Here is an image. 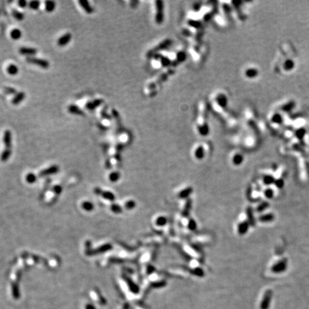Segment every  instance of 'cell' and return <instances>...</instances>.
Masks as SVG:
<instances>
[{
    "label": "cell",
    "instance_id": "cell-29",
    "mask_svg": "<svg viewBox=\"0 0 309 309\" xmlns=\"http://www.w3.org/2000/svg\"><path fill=\"white\" fill-rule=\"evenodd\" d=\"M102 195H103V197H104V198H105V199H108L109 200H111V201H113V200H115V195L113 194L112 193H110V192H103V193H102Z\"/></svg>",
    "mask_w": 309,
    "mask_h": 309
},
{
    "label": "cell",
    "instance_id": "cell-3",
    "mask_svg": "<svg viewBox=\"0 0 309 309\" xmlns=\"http://www.w3.org/2000/svg\"><path fill=\"white\" fill-rule=\"evenodd\" d=\"M287 265H288V260L285 258H283V259H282L277 263L273 265L271 268V270L272 272L275 273H283L286 270Z\"/></svg>",
    "mask_w": 309,
    "mask_h": 309
},
{
    "label": "cell",
    "instance_id": "cell-30",
    "mask_svg": "<svg viewBox=\"0 0 309 309\" xmlns=\"http://www.w3.org/2000/svg\"><path fill=\"white\" fill-rule=\"evenodd\" d=\"M39 5H40V3H39V1H31L29 3V6L30 9H34V10H37L39 9Z\"/></svg>",
    "mask_w": 309,
    "mask_h": 309
},
{
    "label": "cell",
    "instance_id": "cell-19",
    "mask_svg": "<svg viewBox=\"0 0 309 309\" xmlns=\"http://www.w3.org/2000/svg\"><path fill=\"white\" fill-rule=\"evenodd\" d=\"M6 71L11 75H16L19 72L18 67L14 65H9L6 68Z\"/></svg>",
    "mask_w": 309,
    "mask_h": 309
},
{
    "label": "cell",
    "instance_id": "cell-4",
    "mask_svg": "<svg viewBox=\"0 0 309 309\" xmlns=\"http://www.w3.org/2000/svg\"><path fill=\"white\" fill-rule=\"evenodd\" d=\"M3 142L6 149H10L11 147V133L9 130H6L4 133Z\"/></svg>",
    "mask_w": 309,
    "mask_h": 309
},
{
    "label": "cell",
    "instance_id": "cell-12",
    "mask_svg": "<svg viewBox=\"0 0 309 309\" xmlns=\"http://www.w3.org/2000/svg\"><path fill=\"white\" fill-rule=\"evenodd\" d=\"M24 98L25 93L23 92H18L17 94L15 95L14 98L11 100V103H12L13 105H19L22 101H23V100H24Z\"/></svg>",
    "mask_w": 309,
    "mask_h": 309
},
{
    "label": "cell",
    "instance_id": "cell-14",
    "mask_svg": "<svg viewBox=\"0 0 309 309\" xmlns=\"http://www.w3.org/2000/svg\"><path fill=\"white\" fill-rule=\"evenodd\" d=\"M193 193V188L191 187H188V188H185V189L183 190L179 194V198L181 199H185V198H188L191 193Z\"/></svg>",
    "mask_w": 309,
    "mask_h": 309
},
{
    "label": "cell",
    "instance_id": "cell-38",
    "mask_svg": "<svg viewBox=\"0 0 309 309\" xmlns=\"http://www.w3.org/2000/svg\"><path fill=\"white\" fill-rule=\"evenodd\" d=\"M26 179H27V181L29 182V183H32L36 180V177H35V175L34 174H32V173H29V174H28L27 175Z\"/></svg>",
    "mask_w": 309,
    "mask_h": 309
},
{
    "label": "cell",
    "instance_id": "cell-15",
    "mask_svg": "<svg viewBox=\"0 0 309 309\" xmlns=\"http://www.w3.org/2000/svg\"><path fill=\"white\" fill-rule=\"evenodd\" d=\"M192 208V200L189 199L187 200L186 203L185 205V208L183 210V215L185 217L188 216L190 214V211Z\"/></svg>",
    "mask_w": 309,
    "mask_h": 309
},
{
    "label": "cell",
    "instance_id": "cell-35",
    "mask_svg": "<svg viewBox=\"0 0 309 309\" xmlns=\"http://www.w3.org/2000/svg\"><path fill=\"white\" fill-rule=\"evenodd\" d=\"M111 210L115 213H120L122 212L121 207L117 204H113L111 206Z\"/></svg>",
    "mask_w": 309,
    "mask_h": 309
},
{
    "label": "cell",
    "instance_id": "cell-21",
    "mask_svg": "<svg viewBox=\"0 0 309 309\" xmlns=\"http://www.w3.org/2000/svg\"><path fill=\"white\" fill-rule=\"evenodd\" d=\"M167 218L165 216H160L155 220V224L158 226H164L167 224Z\"/></svg>",
    "mask_w": 309,
    "mask_h": 309
},
{
    "label": "cell",
    "instance_id": "cell-25",
    "mask_svg": "<svg viewBox=\"0 0 309 309\" xmlns=\"http://www.w3.org/2000/svg\"><path fill=\"white\" fill-rule=\"evenodd\" d=\"M243 156L240 154H237V155H235L234 157H233V164L235 165H238L243 163Z\"/></svg>",
    "mask_w": 309,
    "mask_h": 309
},
{
    "label": "cell",
    "instance_id": "cell-45",
    "mask_svg": "<svg viewBox=\"0 0 309 309\" xmlns=\"http://www.w3.org/2000/svg\"><path fill=\"white\" fill-rule=\"evenodd\" d=\"M287 63H288V64H285V65H286V66H285V67H286L287 69H288V68H291V67H293V62L289 61V62H287Z\"/></svg>",
    "mask_w": 309,
    "mask_h": 309
},
{
    "label": "cell",
    "instance_id": "cell-18",
    "mask_svg": "<svg viewBox=\"0 0 309 309\" xmlns=\"http://www.w3.org/2000/svg\"><path fill=\"white\" fill-rule=\"evenodd\" d=\"M55 7H56V4H55L54 1H47L45 2V9L48 12H52V11H54Z\"/></svg>",
    "mask_w": 309,
    "mask_h": 309
},
{
    "label": "cell",
    "instance_id": "cell-7",
    "mask_svg": "<svg viewBox=\"0 0 309 309\" xmlns=\"http://www.w3.org/2000/svg\"><path fill=\"white\" fill-rule=\"evenodd\" d=\"M103 103V100L101 99L95 100H93V101L88 102V103L86 104V105H85V107H86V108L87 110H94L95 108H98V107H99Z\"/></svg>",
    "mask_w": 309,
    "mask_h": 309
},
{
    "label": "cell",
    "instance_id": "cell-23",
    "mask_svg": "<svg viewBox=\"0 0 309 309\" xmlns=\"http://www.w3.org/2000/svg\"><path fill=\"white\" fill-rule=\"evenodd\" d=\"M11 153V149H5L4 151H3V153H1V160H2L3 162L6 161V160H8V158L10 157Z\"/></svg>",
    "mask_w": 309,
    "mask_h": 309
},
{
    "label": "cell",
    "instance_id": "cell-34",
    "mask_svg": "<svg viewBox=\"0 0 309 309\" xmlns=\"http://www.w3.org/2000/svg\"><path fill=\"white\" fill-rule=\"evenodd\" d=\"M135 205H136V204H135V201H133V200H129V201H128L125 203V208L128 210H131L135 208Z\"/></svg>",
    "mask_w": 309,
    "mask_h": 309
},
{
    "label": "cell",
    "instance_id": "cell-36",
    "mask_svg": "<svg viewBox=\"0 0 309 309\" xmlns=\"http://www.w3.org/2000/svg\"><path fill=\"white\" fill-rule=\"evenodd\" d=\"M120 174L118 173H113L110 175V179L112 182H116L119 180Z\"/></svg>",
    "mask_w": 309,
    "mask_h": 309
},
{
    "label": "cell",
    "instance_id": "cell-28",
    "mask_svg": "<svg viewBox=\"0 0 309 309\" xmlns=\"http://www.w3.org/2000/svg\"><path fill=\"white\" fill-rule=\"evenodd\" d=\"M192 273H193V275H197V276H199V277H203V276H204V275H205V273H204V271H203V270L200 268H193V269L192 270Z\"/></svg>",
    "mask_w": 309,
    "mask_h": 309
},
{
    "label": "cell",
    "instance_id": "cell-43",
    "mask_svg": "<svg viewBox=\"0 0 309 309\" xmlns=\"http://www.w3.org/2000/svg\"><path fill=\"white\" fill-rule=\"evenodd\" d=\"M101 114H102V117H103V118H105V119H109V120L111 119V118H110V115H108V113H107L105 110H103V111H102Z\"/></svg>",
    "mask_w": 309,
    "mask_h": 309
},
{
    "label": "cell",
    "instance_id": "cell-27",
    "mask_svg": "<svg viewBox=\"0 0 309 309\" xmlns=\"http://www.w3.org/2000/svg\"><path fill=\"white\" fill-rule=\"evenodd\" d=\"M268 207H269V204L267 202H263V203H261L260 205H258L256 210L258 213H261V212L264 211L265 209H267Z\"/></svg>",
    "mask_w": 309,
    "mask_h": 309
},
{
    "label": "cell",
    "instance_id": "cell-24",
    "mask_svg": "<svg viewBox=\"0 0 309 309\" xmlns=\"http://www.w3.org/2000/svg\"><path fill=\"white\" fill-rule=\"evenodd\" d=\"M263 183L265 185H269L275 183V179L271 175H265L263 178Z\"/></svg>",
    "mask_w": 309,
    "mask_h": 309
},
{
    "label": "cell",
    "instance_id": "cell-32",
    "mask_svg": "<svg viewBox=\"0 0 309 309\" xmlns=\"http://www.w3.org/2000/svg\"><path fill=\"white\" fill-rule=\"evenodd\" d=\"M4 92L7 95H15L17 94L16 93V90L13 87H6L4 89Z\"/></svg>",
    "mask_w": 309,
    "mask_h": 309
},
{
    "label": "cell",
    "instance_id": "cell-41",
    "mask_svg": "<svg viewBox=\"0 0 309 309\" xmlns=\"http://www.w3.org/2000/svg\"><path fill=\"white\" fill-rule=\"evenodd\" d=\"M18 4H19V6H20V7L24 8V7H26L27 4V2L25 0H20V1H19V2H18Z\"/></svg>",
    "mask_w": 309,
    "mask_h": 309
},
{
    "label": "cell",
    "instance_id": "cell-33",
    "mask_svg": "<svg viewBox=\"0 0 309 309\" xmlns=\"http://www.w3.org/2000/svg\"><path fill=\"white\" fill-rule=\"evenodd\" d=\"M195 156H196V158H198V159H201V158H203V156H204V152H203V148H200H200L196 150V152H195Z\"/></svg>",
    "mask_w": 309,
    "mask_h": 309
},
{
    "label": "cell",
    "instance_id": "cell-37",
    "mask_svg": "<svg viewBox=\"0 0 309 309\" xmlns=\"http://www.w3.org/2000/svg\"><path fill=\"white\" fill-rule=\"evenodd\" d=\"M82 208L86 210H91L93 209V205L89 202H85L82 203Z\"/></svg>",
    "mask_w": 309,
    "mask_h": 309
},
{
    "label": "cell",
    "instance_id": "cell-11",
    "mask_svg": "<svg viewBox=\"0 0 309 309\" xmlns=\"http://www.w3.org/2000/svg\"><path fill=\"white\" fill-rule=\"evenodd\" d=\"M68 112H70L72 114L77 115H85L84 112L82 111L79 107H77V105H71L68 107Z\"/></svg>",
    "mask_w": 309,
    "mask_h": 309
},
{
    "label": "cell",
    "instance_id": "cell-13",
    "mask_svg": "<svg viewBox=\"0 0 309 309\" xmlns=\"http://www.w3.org/2000/svg\"><path fill=\"white\" fill-rule=\"evenodd\" d=\"M58 170H59V168H58L57 165H53V166L49 167V168H47V169L42 171L41 173H39V175H41V176H44V175L54 174V173H57V172L58 171Z\"/></svg>",
    "mask_w": 309,
    "mask_h": 309
},
{
    "label": "cell",
    "instance_id": "cell-39",
    "mask_svg": "<svg viewBox=\"0 0 309 309\" xmlns=\"http://www.w3.org/2000/svg\"><path fill=\"white\" fill-rule=\"evenodd\" d=\"M265 195L267 198L270 199V198H272L273 197V191L271 189H270V188H268V189H267L265 191Z\"/></svg>",
    "mask_w": 309,
    "mask_h": 309
},
{
    "label": "cell",
    "instance_id": "cell-46",
    "mask_svg": "<svg viewBox=\"0 0 309 309\" xmlns=\"http://www.w3.org/2000/svg\"><path fill=\"white\" fill-rule=\"evenodd\" d=\"M54 190L57 193H60V192H61V188H60V187H59V186H56L54 188Z\"/></svg>",
    "mask_w": 309,
    "mask_h": 309
},
{
    "label": "cell",
    "instance_id": "cell-44",
    "mask_svg": "<svg viewBox=\"0 0 309 309\" xmlns=\"http://www.w3.org/2000/svg\"><path fill=\"white\" fill-rule=\"evenodd\" d=\"M155 270V268L153 266H152V265H149V266H148V269H147V272H148V273H149V274H150V273H153V271Z\"/></svg>",
    "mask_w": 309,
    "mask_h": 309
},
{
    "label": "cell",
    "instance_id": "cell-2",
    "mask_svg": "<svg viewBox=\"0 0 309 309\" xmlns=\"http://www.w3.org/2000/svg\"><path fill=\"white\" fill-rule=\"evenodd\" d=\"M272 297H273V292L271 290H268L265 291V294L263 295V299L260 303V309H268L270 308V303H271Z\"/></svg>",
    "mask_w": 309,
    "mask_h": 309
},
{
    "label": "cell",
    "instance_id": "cell-5",
    "mask_svg": "<svg viewBox=\"0 0 309 309\" xmlns=\"http://www.w3.org/2000/svg\"><path fill=\"white\" fill-rule=\"evenodd\" d=\"M72 39V34L70 33H66L64 35L60 37V39H58L57 44L60 47L65 46L66 44H67L70 42V40Z\"/></svg>",
    "mask_w": 309,
    "mask_h": 309
},
{
    "label": "cell",
    "instance_id": "cell-26",
    "mask_svg": "<svg viewBox=\"0 0 309 309\" xmlns=\"http://www.w3.org/2000/svg\"><path fill=\"white\" fill-rule=\"evenodd\" d=\"M12 15L15 19L18 20V21H22V20L24 19V14L16 9H13Z\"/></svg>",
    "mask_w": 309,
    "mask_h": 309
},
{
    "label": "cell",
    "instance_id": "cell-9",
    "mask_svg": "<svg viewBox=\"0 0 309 309\" xmlns=\"http://www.w3.org/2000/svg\"><path fill=\"white\" fill-rule=\"evenodd\" d=\"M246 215L248 217V222L249 223L250 225L251 226H254L255 225V220L254 218V215H253V211L250 207H248L246 209Z\"/></svg>",
    "mask_w": 309,
    "mask_h": 309
},
{
    "label": "cell",
    "instance_id": "cell-40",
    "mask_svg": "<svg viewBox=\"0 0 309 309\" xmlns=\"http://www.w3.org/2000/svg\"><path fill=\"white\" fill-rule=\"evenodd\" d=\"M275 185H276V187H278V188H283V185H284V182L282 179H278L275 180Z\"/></svg>",
    "mask_w": 309,
    "mask_h": 309
},
{
    "label": "cell",
    "instance_id": "cell-8",
    "mask_svg": "<svg viewBox=\"0 0 309 309\" xmlns=\"http://www.w3.org/2000/svg\"><path fill=\"white\" fill-rule=\"evenodd\" d=\"M79 3L80 6H82V8L85 11V12L87 13V14H92V13L93 12V11H94L93 8L90 6V3L88 2L87 0H80Z\"/></svg>",
    "mask_w": 309,
    "mask_h": 309
},
{
    "label": "cell",
    "instance_id": "cell-6",
    "mask_svg": "<svg viewBox=\"0 0 309 309\" xmlns=\"http://www.w3.org/2000/svg\"><path fill=\"white\" fill-rule=\"evenodd\" d=\"M250 224L248 221H243L238 225V233L240 235L245 234L248 232Z\"/></svg>",
    "mask_w": 309,
    "mask_h": 309
},
{
    "label": "cell",
    "instance_id": "cell-42",
    "mask_svg": "<svg viewBox=\"0 0 309 309\" xmlns=\"http://www.w3.org/2000/svg\"><path fill=\"white\" fill-rule=\"evenodd\" d=\"M165 285V281H160V282H157V283H153V285H154V287H163L164 286V285Z\"/></svg>",
    "mask_w": 309,
    "mask_h": 309
},
{
    "label": "cell",
    "instance_id": "cell-1",
    "mask_svg": "<svg viewBox=\"0 0 309 309\" xmlns=\"http://www.w3.org/2000/svg\"><path fill=\"white\" fill-rule=\"evenodd\" d=\"M27 62L29 64H32L37 65V66L41 67L44 68V69H47L49 67V62L47 60L39 59V58L37 57H27L26 58Z\"/></svg>",
    "mask_w": 309,
    "mask_h": 309
},
{
    "label": "cell",
    "instance_id": "cell-31",
    "mask_svg": "<svg viewBox=\"0 0 309 309\" xmlns=\"http://www.w3.org/2000/svg\"><path fill=\"white\" fill-rule=\"evenodd\" d=\"M188 229L190 230H196V228H197L196 222H195L194 220L190 219L189 221H188Z\"/></svg>",
    "mask_w": 309,
    "mask_h": 309
},
{
    "label": "cell",
    "instance_id": "cell-10",
    "mask_svg": "<svg viewBox=\"0 0 309 309\" xmlns=\"http://www.w3.org/2000/svg\"><path fill=\"white\" fill-rule=\"evenodd\" d=\"M37 50L34 48H30V47H21L19 49V53L21 54L24 55H34L37 54Z\"/></svg>",
    "mask_w": 309,
    "mask_h": 309
},
{
    "label": "cell",
    "instance_id": "cell-22",
    "mask_svg": "<svg viewBox=\"0 0 309 309\" xmlns=\"http://www.w3.org/2000/svg\"><path fill=\"white\" fill-rule=\"evenodd\" d=\"M126 279L128 283V285H129L130 286V290H131L132 291H133V293H138V291H139V288L138 287V285L135 284V283H133L131 280H130L129 278H126Z\"/></svg>",
    "mask_w": 309,
    "mask_h": 309
},
{
    "label": "cell",
    "instance_id": "cell-20",
    "mask_svg": "<svg viewBox=\"0 0 309 309\" xmlns=\"http://www.w3.org/2000/svg\"><path fill=\"white\" fill-rule=\"evenodd\" d=\"M10 36L13 39H19L22 37V32L19 29H14L10 32Z\"/></svg>",
    "mask_w": 309,
    "mask_h": 309
},
{
    "label": "cell",
    "instance_id": "cell-16",
    "mask_svg": "<svg viewBox=\"0 0 309 309\" xmlns=\"http://www.w3.org/2000/svg\"><path fill=\"white\" fill-rule=\"evenodd\" d=\"M112 248H113V247H112V245L110 244H106L105 245H103V246H101L100 248H98V249L94 250L93 253H91V254H97V253H105V251H108V250L112 249Z\"/></svg>",
    "mask_w": 309,
    "mask_h": 309
},
{
    "label": "cell",
    "instance_id": "cell-17",
    "mask_svg": "<svg viewBox=\"0 0 309 309\" xmlns=\"http://www.w3.org/2000/svg\"><path fill=\"white\" fill-rule=\"evenodd\" d=\"M259 220L260 222H264V223H267V222H271L274 220V215L271 213H268V214H265L259 217Z\"/></svg>",
    "mask_w": 309,
    "mask_h": 309
}]
</instances>
